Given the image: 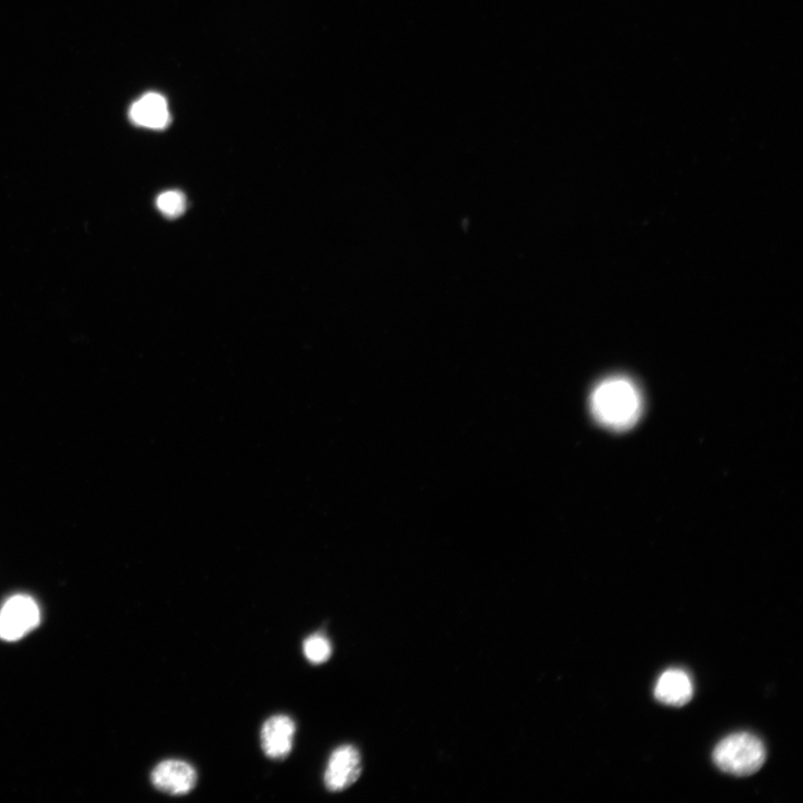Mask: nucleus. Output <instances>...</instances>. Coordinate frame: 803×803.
Segmentation results:
<instances>
[{"instance_id":"obj_1","label":"nucleus","mask_w":803,"mask_h":803,"mask_svg":"<svg viewBox=\"0 0 803 803\" xmlns=\"http://www.w3.org/2000/svg\"><path fill=\"white\" fill-rule=\"evenodd\" d=\"M590 410L603 427L624 431L637 425L642 415L643 399L629 378L613 376L595 388L590 397Z\"/></svg>"},{"instance_id":"obj_2","label":"nucleus","mask_w":803,"mask_h":803,"mask_svg":"<svg viewBox=\"0 0 803 803\" xmlns=\"http://www.w3.org/2000/svg\"><path fill=\"white\" fill-rule=\"evenodd\" d=\"M715 766L735 777H750L764 767L767 750L763 741L750 733H736L718 743L713 751Z\"/></svg>"},{"instance_id":"obj_3","label":"nucleus","mask_w":803,"mask_h":803,"mask_svg":"<svg viewBox=\"0 0 803 803\" xmlns=\"http://www.w3.org/2000/svg\"><path fill=\"white\" fill-rule=\"evenodd\" d=\"M39 623L40 610L33 598L24 594L12 597L0 607V640L20 641Z\"/></svg>"},{"instance_id":"obj_4","label":"nucleus","mask_w":803,"mask_h":803,"mask_svg":"<svg viewBox=\"0 0 803 803\" xmlns=\"http://www.w3.org/2000/svg\"><path fill=\"white\" fill-rule=\"evenodd\" d=\"M362 769V757L356 748H337L328 758L324 774L325 787L330 792H342L360 779Z\"/></svg>"},{"instance_id":"obj_5","label":"nucleus","mask_w":803,"mask_h":803,"mask_svg":"<svg viewBox=\"0 0 803 803\" xmlns=\"http://www.w3.org/2000/svg\"><path fill=\"white\" fill-rule=\"evenodd\" d=\"M153 787L168 795H186L198 783L196 769L183 760H164L151 774Z\"/></svg>"},{"instance_id":"obj_6","label":"nucleus","mask_w":803,"mask_h":803,"mask_svg":"<svg viewBox=\"0 0 803 803\" xmlns=\"http://www.w3.org/2000/svg\"><path fill=\"white\" fill-rule=\"evenodd\" d=\"M296 724L284 714L274 715L264 724L261 732V744L265 755L280 761L289 756L293 748Z\"/></svg>"},{"instance_id":"obj_7","label":"nucleus","mask_w":803,"mask_h":803,"mask_svg":"<svg viewBox=\"0 0 803 803\" xmlns=\"http://www.w3.org/2000/svg\"><path fill=\"white\" fill-rule=\"evenodd\" d=\"M693 694V683L689 674L678 668L664 672L654 691L655 699L660 703L678 707L688 704Z\"/></svg>"},{"instance_id":"obj_8","label":"nucleus","mask_w":803,"mask_h":803,"mask_svg":"<svg viewBox=\"0 0 803 803\" xmlns=\"http://www.w3.org/2000/svg\"><path fill=\"white\" fill-rule=\"evenodd\" d=\"M130 117L137 125L153 130H162L171 123V112L163 97L149 93L134 104Z\"/></svg>"},{"instance_id":"obj_9","label":"nucleus","mask_w":803,"mask_h":803,"mask_svg":"<svg viewBox=\"0 0 803 803\" xmlns=\"http://www.w3.org/2000/svg\"><path fill=\"white\" fill-rule=\"evenodd\" d=\"M333 653L329 640L322 633H314L304 642V655L314 665L326 663Z\"/></svg>"},{"instance_id":"obj_10","label":"nucleus","mask_w":803,"mask_h":803,"mask_svg":"<svg viewBox=\"0 0 803 803\" xmlns=\"http://www.w3.org/2000/svg\"><path fill=\"white\" fill-rule=\"evenodd\" d=\"M156 205L168 218H177L186 213L187 199L180 191H166L159 196Z\"/></svg>"}]
</instances>
